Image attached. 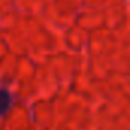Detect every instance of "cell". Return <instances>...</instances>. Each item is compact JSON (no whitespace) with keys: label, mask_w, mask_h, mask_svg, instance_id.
<instances>
[{"label":"cell","mask_w":130,"mask_h":130,"mask_svg":"<svg viewBox=\"0 0 130 130\" xmlns=\"http://www.w3.org/2000/svg\"><path fill=\"white\" fill-rule=\"evenodd\" d=\"M9 103H11V98H9V93L5 92V90H0V115L5 113L9 107Z\"/></svg>","instance_id":"6da1fadb"}]
</instances>
